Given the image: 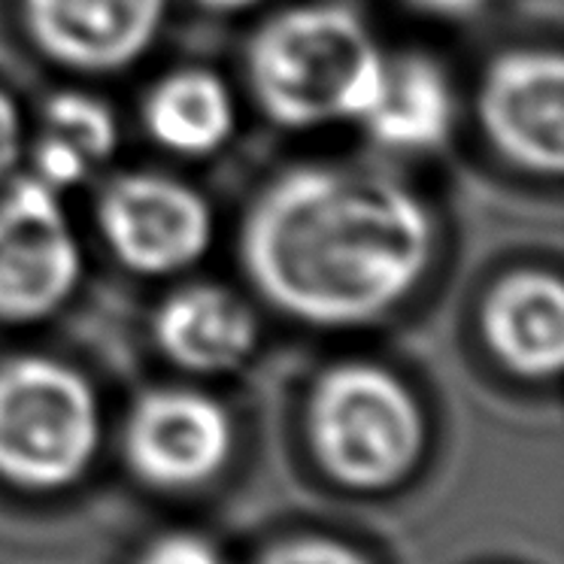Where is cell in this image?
I'll use <instances>...</instances> for the list:
<instances>
[{
    "label": "cell",
    "instance_id": "obj_1",
    "mask_svg": "<svg viewBox=\"0 0 564 564\" xmlns=\"http://www.w3.org/2000/svg\"><path fill=\"white\" fill-rule=\"evenodd\" d=\"M434 243L431 207L404 180L361 164H297L246 209L240 264L282 316L361 328L416 292Z\"/></svg>",
    "mask_w": 564,
    "mask_h": 564
},
{
    "label": "cell",
    "instance_id": "obj_8",
    "mask_svg": "<svg viewBox=\"0 0 564 564\" xmlns=\"http://www.w3.org/2000/svg\"><path fill=\"white\" fill-rule=\"evenodd\" d=\"M477 119L495 152L534 176L564 167V62L555 50L519 46L479 76Z\"/></svg>",
    "mask_w": 564,
    "mask_h": 564
},
{
    "label": "cell",
    "instance_id": "obj_5",
    "mask_svg": "<svg viewBox=\"0 0 564 564\" xmlns=\"http://www.w3.org/2000/svg\"><path fill=\"white\" fill-rule=\"evenodd\" d=\"M83 276L62 192L34 173L10 176L0 188V322L31 325L50 319L70 301Z\"/></svg>",
    "mask_w": 564,
    "mask_h": 564
},
{
    "label": "cell",
    "instance_id": "obj_3",
    "mask_svg": "<svg viewBox=\"0 0 564 564\" xmlns=\"http://www.w3.org/2000/svg\"><path fill=\"white\" fill-rule=\"evenodd\" d=\"M307 437L328 477L349 491L404 482L425 449V419L406 382L373 361H337L313 382Z\"/></svg>",
    "mask_w": 564,
    "mask_h": 564
},
{
    "label": "cell",
    "instance_id": "obj_15",
    "mask_svg": "<svg viewBox=\"0 0 564 564\" xmlns=\"http://www.w3.org/2000/svg\"><path fill=\"white\" fill-rule=\"evenodd\" d=\"M256 564H373L346 543L328 538H297L270 546Z\"/></svg>",
    "mask_w": 564,
    "mask_h": 564
},
{
    "label": "cell",
    "instance_id": "obj_13",
    "mask_svg": "<svg viewBox=\"0 0 564 564\" xmlns=\"http://www.w3.org/2000/svg\"><path fill=\"white\" fill-rule=\"evenodd\" d=\"M119 119L104 98L88 91H58L40 110L31 137V173L55 192L76 188L116 155Z\"/></svg>",
    "mask_w": 564,
    "mask_h": 564
},
{
    "label": "cell",
    "instance_id": "obj_16",
    "mask_svg": "<svg viewBox=\"0 0 564 564\" xmlns=\"http://www.w3.org/2000/svg\"><path fill=\"white\" fill-rule=\"evenodd\" d=\"M137 564H225L216 546L197 534H164L152 540Z\"/></svg>",
    "mask_w": 564,
    "mask_h": 564
},
{
    "label": "cell",
    "instance_id": "obj_7",
    "mask_svg": "<svg viewBox=\"0 0 564 564\" xmlns=\"http://www.w3.org/2000/svg\"><path fill=\"white\" fill-rule=\"evenodd\" d=\"M231 446L228 410L213 394L188 386L149 389L124 419V462L152 489L188 491L207 486L228 465Z\"/></svg>",
    "mask_w": 564,
    "mask_h": 564
},
{
    "label": "cell",
    "instance_id": "obj_2",
    "mask_svg": "<svg viewBox=\"0 0 564 564\" xmlns=\"http://www.w3.org/2000/svg\"><path fill=\"white\" fill-rule=\"evenodd\" d=\"M386 52L344 3H301L261 22L246 46V83L268 122L316 131L361 122L377 100Z\"/></svg>",
    "mask_w": 564,
    "mask_h": 564
},
{
    "label": "cell",
    "instance_id": "obj_18",
    "mask_svg": "<svg viewBox=\"0 0 564 564\" xmlns=\"http://www.w3.org/2000/svg\"><path fill=\"white\" fill-rule=\"evenodd\" d=\"M416 13L443 19V22H465L470 15L486 10L489 0H406Z\"/></svg>",
    "mask_w": 564,
    "mask_h": 564
},
{
    "label": "cell",
    "instance_id": "obj_17",
    "mask_svg": "<svg viewBox=\"0 0 564 564\" xmlns=\"http://www.w3.org/2000/svg\"><path fill=\"white\" fill-rule=\"evenodd\" d=\"M28 131L22 110L13 100L10 91L0 88V183L10 180L13 171L19 167V161L25 155Z\"/></svg>",
    "mask_w": 564,
    "mask_h": 564
},
{
    "label": "cell",
    "instance_id": "obj_4",
    "mask_svg": "<svg viewBox=\"0 0 564 564\" xmlns=\"http://www.w3.org/2000/svg\"><path fill=\"white\" fill-rule=\"evenodd\" d=\"M100 401L83 370L52 356L0 361V479L62 491L86 477L100 449Z\"/></svg>",
    "mask_w": 564,
    "mask_h": 564
},
{
    "label": "cell",
    "instance_id": "obj_12",
    "mask_svg": "<svg viewBox=\"0 0 564 564\" xmlns=\"http://www.w3.org/2000/svg\"><path fill=\"white\" fill-rule=\"evenodd\" d=\"M455 122L453 83L425 52L386 55L377 100L361 119L365 134L394 155H425L446 143Z\"/></svg>",
    "mask_w": 564,
    "mask_h": 564
},
{
    "label": "cell",
    "instance_id": "obj_6",
    "mask_svg": "<svg viewBox=\"0 0 564 564\" xmlns=\"http://www.w3.org/2000/svg\"><path fill=\"white\" fill-rule=\"evenodd\" d=\"M95 221L112 258L140 276H176L213 243V209L195 185L159 171L116 173L100 188Z\"/></svg>",
    "mask_w": 564,
    "mask_h": 564
},
{
    "label": "cell",
    "instance_id": "obj_10",
    "mask_svg": "<svg viewBox=\"0 0 564 564\" xmlns=\"http://www.w3.org/2000/svg\"><path fill=\"white\" fill-rule=\"evenodd\" d=\"M152 340L173 368L219 377L252 358L258 319L243 297L219 282H188L159 304Z\"/></svg>",
    "mask_w": 564,
    "mask_h": 564
},
{
    "label": "cell",
    "instance_id": "obj_19",
    "mask_svg": "<svg viewBox=\"0 0 564 564\" xmlns=\"http://www.w3.org/2000/svg\"><path fill=\"white\" fill-rule=\"evenodd\" d=\"M197 7H204L209 13H221V15H234V13H246V10H256L261 3L268 0H195Z\"/></svg>",
    "mask_w": 564,
    "mask_h": 564
},
{
    "label": "cell",
    "instance_id": "obj_9",
    "mask_svg": "<svg viewBox=\"0 0 564 564\" xmlns=\"http://www.w3.org/2000/svg\"><path fill=\"white\" fill-rule=\"evenodd\" d=\"M25 25L50 62L107 76L134 67L159 40L167 0H22Z\"/></svg>",
    "mask_w": 564,
    "mask_h": 564
},
{
    "label": "cell",
    "instance_id": "obj_11",
    "mask_svg": "<svg viewBox=\"0 0 564 564\" xmlns=\"http://www.w3.org/2000/svg\"><path fill=\"white\" fill-rule=\"evenodd\" d=\"M482 337L503 368L525 380H552L564 361V289L550 270H516L491 285Z\"/></svg>",
    "mask_w": 564,
    "mask_h": 564
},
{
    "label": "cell",
    "instance_id": "obj_14",
    "mask_svg": "<svg viewBox=\"0 0 564 564\" xmlns=\"http://www.w3.org/2000/svg\"><path fill=\"white\" fill-rule=\"evenodd\" d=\"M237 104L228 83L207 67H180L161 76L143 100L147 134L173 155L207 159L234 134Z\"/></svg>",
    "mask_w": 564,
    "mask_h": 564
}]
</instances>
